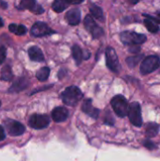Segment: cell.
<instances>
[{"label":"cell","mask_w":160,"mask_h":161,"mask_svg":"<svg viewBox=\"0 0 160 161\" xmlns=\"http://www.w3.org/2000/svg\"><path fill=\"white\" fill-rule=\"evenodd\" d=\"M83 93L81 90L76 86H71L65 89L61 93V99L63 103L67 106L74 107L82 99Z\"/></svg>","instance_id":"cell-1"},{"label":"cell","mask_w":160,"mask_h":161,"mask_svg":"<svg viewBox=\"0 0 160 161\" xmlns=\"http://www.w3.org/2000/svg\"><path fill=\"white\" fill-rule=\"evenodd\" d=\"M111 107L114 110V112L119 116V117H125L128 115V110H129V105L126 100V98L121 94L114 96L111 99Z\"/></svg>","instance_id":"cell-2"},{"label":"cell","mask_w":160,"mask_h":161,"mask_svg":"<svg viewBox=\"0 0 160 161\" xmlns=\"http://www.w3.org/2000/svg\"><path fill=\"white\" fill-rule=\"evenodd\" d=\"M121 41L125 45H140L146 42V36L144 34H140L135 31H124L120 35Z\"/></svg>","instance_id":"cell-3"},{"label":"cell","mask_w":160,"mask_h":161,"mask_svg":"<svg viewBox=\"0 0 160 161\" xmlns=\"http://www.w3.org/2000/svg\"><path fill=\"white\" fill-rule=\"evenodd\" d=\"M160 66V58L157 56H148L146 57L141 64V73L143 75L151 74L157 70Z\"/></svg>","instance_id":"cell-4"},{"label":"cell","mask_w":160,"mask_h":161,"mask_svg":"<svg viewBox=\"0 0 160 161\" xmlns=\"http://www.w3.org/2000/svg\"><path fill=\"white\" fill-rule=\"evenodd\" d=\"M128 117L133 125L138 127L141 126L142 125L141 108V105L138 102H133L129 105Z\"/></svg>","instance_id":"cell-5"},{"label":"cell","mask_w":160,"mask_h":161,"mask_svg":"<svg viewBox=\"0 0 160 161\" xmlns=\"http://www.w3.org/2000/svg\"><path fill=\"white\" fill-rule=\"evenodd\" d=\"M106 63L107 66L114 73H119L120 72V63H119V58L116 54V51L108 46L106 49Z\"/></svg>","instance_id":"cell-6"},{"label":"cell","mask_w":160,"mask_h":161,"mask_svg":"<svg viewBox=\"0 0 160 161\" xmlns=\"http://www.w3.org/2000/svg\"><path fill=\"white\" fill-rule=\"evenodd\" d=\"M84 25L86 29L89 31V33L91 34V36L94 39L101 38L104 35V30L102 27H100L94 21V19L91 17V15H87L84 19Z\"/></svg>","instance_id":"cell-7"},{"label":"cell","mask_w":160,"mask_h":161,"mask_svg":"<svg viewBox=\"0 0 160 161\" xmlns=\"http://www.w3.org/2000/svg\"><path fill=\"white\" fill-rule=\"evenodd\" d=\"M49 123L50 119L45 114H33L28 120L30 127L34 129H43L49 125Z\"/></svg>","instance_id":"cell-8"},{"label":"cell","mask_w":160,"mask_h":161,"mask_svg":"<svg viewBox=\"0 0 160 161\" xmlns=\"http://www.w3.org/2000/svg\"><path fill=\"white\" fill-rule=\"evenodd\" d=\"M54 33L55 31L43 22H36L30 29V34L34 37H44Z\"/></svg>","instance_id":"cell-9"},{"label":"cell","mask_w":160,"mask_h":161,"mask_svg":"<svg viewBox=\"0 0 160 161\" xmlns=\"http://www.w3.org/2000/svg\"><path fill=\"white\" fill-rule=\"evenodd\" d=\"M19 9H29L35 14H41L44 12L43 8L36 2V0H21L20 5L17 7Z\"/></svg>","instance_id":"cell-10"},{"label":"cell","mask_w":160,"mask_h":161,"mask_svg":"<svg viewBox=\"0 0 160 161\" xmlns=\"http://www.w3.org/2000/svg\"><path fill=\"white\" fill-rule=\"evenodd\" d=\"M5 125H6L7 131L8 132L10 136H20L24 134L25 130V127L24 126V125L14 120H8Z\"/></svg>","instance_id":"cell-11"},{"label":"cell","mask_w":160,"mask_h":161,"mask_svg":"<svg viewBox=\"0 0 160 161\" xmlns=\"http://www.w3.org/2000/svg\"><path fill=\"white\" fill-rule=\"evenodd\" d=\"M66 21L68 22L69 25H76L79 24L80 20H81V12L80 9L77 8H72L70 9L67 13H66Z\"/></svg>","instance_id":"cell-12"},{"label":"cell","mask_w":160,"mask_h":161,"mask_svg":"<svg viewBox=\"0 0 160 161\" xmlns=\"http://www.w3.org/2000/svg\"><path fill=\"white\" fill-rule=\"evenodd\" d=\"M68 116H69L68 109H66L65 108H62V107H58V108H54L52 111V119L56 123L64 122L65 120H67Z\"/></svg>","instance_id":"cell-13"},{"label":"cell","mask_w":160,"mask_h":161,"mask_svg":"<svg viewBox=\"0 0 160 161\" xmlns=\"http://www.w3.org/2000/svg\"><path fill=\"white\" fill-rule=\"evenodd\" d=\"M82 110L88 114L89 116L92 117L93 119H97L98 115H99V109L95 108L93 106H92V101L91 99H87L83 102V105H82Z\"/></svg>","instance_id":"cell-14"},{"label":"cell","mask_w":160,"mask_h":161,"mask_svg":"<svg viewBox=\"0 0 160 161\" xmlns=\"http://www.w3.org/2000/svg\"><path fill=\"white\" fill-rule=\"evenodd\" d=\"M28 86V80L25 77H20L18 78L8 89V92H19L25 89H26Z\"/></svg>","instance_id":"cell-15"},{"label":"cell","mask_w":160,"mask_h":161,"mask_svg":"<svg viewBox=\"0 0 160 161\" xmlns=\"http://www.w3.org/2000/svg\"><path fill=\"white\" fill-rule=\"evenodd\" d=\"M28 56L32 61L41 62L44 60V56L42 54V51L38 46H31L28 49Z\"/></svg>","instance_id":"cell-16"},{"label":"cell","mask_w":160,"mask_h":161,"mask_svg":"<svg viewBox=\"0 0 160 161\" xmlns=\"http://www.w3.org/2000/svg\"><path fill=\"white\" fill-rule=\"evenodd\" d=\"M72 54H73V57L75 60V64L80 65L82 60L84 59V52L82 51V49L78 45L75 44L72 47Z\"/></svg>","instance_id":"cell-17"},{"label":"cell","mask_w":160,"mask_h":161,"mask_svg":"<svg viewBox=\"0 0 160 161\" xmlns=\"http://www.w3.org/2000/svg\"><path fill=\"white\" fill-rule=\"evenodd\" d=\"M90 10H91V14L93 15V17H95L97 20H99L100 22H104L105 21L103 9L99 6H97L95 4H91V7H90Z\"/></svg>","instance_id":"cell-18"},{"label":"cell","mask_w":160,"mask_h":161,"mask_svg":"<svg viewBox=\"0 0 160 161\" xmlns=\"http://www.w3.org/2000/svg\"><path fill=\"white\" fill-rule=\"evenodd\" d=\"M144 55L142 54H137L135 56H132V57H128L126 58V64L130 67V68H135L141 61H142L144 59Z\"/></svg>","instance_id":"cell-19"},{"label":"cell","mask_w":160,"mask_h":161,"mask_svg":"<svg viewBox=\"0 0 160 161\" xmlns=\"http://www.w3.org/2000/svg\"><path fill=\"white\" fill-rule=\"evenodd\" d=\"M158 131H159V125L155 123H150L146 126V137L154 138L157 135Z\"/></svg>","instance_id":"cell-20"},{"label":"cell","mask_w":160,"mask_h":161,"mask_svg":"<svg viewBox=\"0 0 160 161\" xmlns=\"http://www.w3.org/2000/svg\"><path fill=\"white\" fill-rule=\"evenodd\" d=\"M8 30L18 36H23L26 33L27 29L25 25H15V24H10L8 25Z\"/></svg>","instance_id":"cell-21"},{"label":"cell","mask_w":160,"mask_h":161,"mask_svg":"<svg viewBox=\"0 0 160 161\" xmlns=\"http://www.w3.org/2000/svg\"><path fill=\"white\" fill-rule=\"evenodd\" d=\"M68 6L67 0H55L52 4V8L56 12H62Z\"/></svg>","instance_id":"cell-22"},{"label":"cell","mask_w":160,"mask_h":161,"mask_svg":"<svg viewBox=\"0 0 160 161\" xmlns=\"http://www.w3.org/2000/svg\"><path fill=\"white\" fill-rule=\"evenodd\" d=\"M1 80L3 81H11L13 78V74L9 65H5V67L1 71Z\"/></svg>","instance_id":"cell-23"},{"label":"cell","mask_w":160,"mask_h":161,"mask_svg":"<svg viewBox=\"0 0 160 161\" xmlns=\"http://www.w3.org/2000/svg\"><path fill=\"white\" fill-rule=\"evenodd\" d=\"M49 75H50V69L48 67H42L37 72L36 76H37L38 80L43 82V81H46L48 79Z\"/></svg>","instance_id":"cell-24"},{"label":"cell","mask_w":160,"mask_h":161,"mask_svg":"<svg viewBox=\"0 0 160 161\" xmlns=\"http://www.w3.org/2000/svg\"><path fill=\"white\" fill-rule=\"evenodd\" d=\"M144 25L152 33H157V32L159 31V25L157 23L153 22L152 20H150L149 18H146L144 20Z\"/></svg>","instance_id":"cell-25"},{"label":"cell","mask_w":160,"mask_h":161,"mask_svg":"<svg viewBox=\"0 0 160 161\" xmlns=\"http://www.w3.org/2000/svg\"><path fill=\"white\" fill-rule=\"evenodd\" d=\"M7 57V49L5 46H1L0 47V65L4 62V60L6 59Z\"/></svg>","instance_id":"cell-26"},{"label":"cell","mask_w":160,"mask_h":161,"mask_svg":"<svg viewBox=\"0 0 160 161\" xmlns=\"http://www.w3.org/2000/svg\"><path fill=\"white\" fill-rule=\"evenodd\" d=\"M144 146L146 147V148H148L149 150H154V149H156L157 148V145L154 143V142H152L150 140H146L145 142H144Z\"/></svg>","instance_id":"cell-27"},{"label":"cell","mask_w":160,"mask_h":161,"mask_svg":"<svg viewBox=\"0 0 160 161\" xmlns=\"http://www.w3.org/2000/svg\"><path fill=\"white\" fill-rule=\"evenodd\" d=\"M129 51H130L131 53L138 54V53L141 51V46H140V45H137V44L130 45V47H129Z\"/></svg>","instance_id":"cell-28"},{"label":"cell","mask_w":160,"mask_h":161,"mask_svg":"<svg viewBox=\"0 0 160 161\" xmlns=\"http://www.w3.org/2000/svg\"><path fill=\"white\" fill-rule=\"evenodd\" d=\"M105 123L107 124V125H114V123H115V121L111 118V116L109 115V113H108V118L106 117V119H105Z\"/></svg>","instance_id":"cell-29"},{"label":"cell","mask_w":160,"mask_h":161,"mask_svg":"<svg viewBox=\"0 0 160 161\" xmlns=\"http://www.w3.org/2000/svg\"><path fill=\"white\" fill-rule=\"evenodd\" d=\"M146 18H149L150 20H152L153 22H155V23H157V24H160V18H157V17H154V16H151V15H149V14H143Z\"/></svg>","instance_id":"cell-30"},{"label":"cell","mask_w":160,"mask_h":161,"mask_svg":"<svg viewBox=\"0 0 160 161\" xmlns=\"http://www.w3.org/2000/svg\"><path fill=\"white\" fill-rule=\"evenodd\" d=\"M5 137H6L5 130H4L3 126H2V125H0V142H1V141H3V140L5 139Z\"/></svg>","instance_id":"cell-31"},{"label":"cell","mask_w":160,"mask_h":161,"mask_svg":"<svg viewBox=\"0 0 160 161\" xmlns=\"http://www.w3.org/2000/svg\"><path fill=\"white\" fill-rule=\"evenodd\" d=\"M84 0H67L68 4L69 5H77V4H80L82 3Z\"/></svg>","instance_id":"cell-32"},{"label":"cell","mask_w":160,"mask_h":161,"mask_svg":"<svg viewBox=\"0 0 160 161\" xmlns=\"http://www.w3.org/2000/svg\"><path fill=\"white\" fill-rule=\"evenodd\" d=\"M90 57H91V54L88 51H85V53H84V59H88Z\"/></svg>","instance_id":"cell-33"},{"label":"cell","mask_w":160,"mask_h":161,"mask_svg":"<svg viewBox=\"0 0 160 161\" xmlns=\"http://www.w3.org/2000/svg\"><path fill=\"white\" fill-rule=\"evenodd\" d=\"M0 4H1V7H2L3 8H6L8 7L7 3H5V2H3V1H0Z\"/></svg>","instance_id":"cell-34"},{"label":"cell","mask_w":160,"mask_h":161,"mask_svg":"<svg viewBox=\"0 0 160 161\" xmlns=\"http://www.w3.org/2000/svg\"><path fill=\"white\" fill-rule=\"evenodd\" d=\"M139 1H140V0H129V2H130L131 4H137V3H139Z\"/></svg>","instance_id":"cell-35"},{"label":"cell","mask_w":160,"mask_h":161,"mask_svg":"<svg viewBox=\"0 0 160 161\" xmlns=\"http://www.w3.org/2000/svg\"><path fill=\"white\" fill-rule=\"evenodd\" d=\"M3 25H4V23H3V21H2V19L0 18V28H1V27H2Z\"/></svg>","instance_id":"cell-36"},{"label":"cell","mask_w":160,"mask_h":161,"mask_svg":"<svg viewBox=\"0 0 160 161\" xmlns=\"http://www.w3.org/2000/svg\"><path fill=\"white\" fill-rule=\"evenodd\" d=\"M157 15H158V17H160V11H158V12H157Z\"/></svg>","instance_id":"cell-37"},{"label":"cell","mask_w":160,"mask_h":161,"mask_svg":"<svg viewBox=\"0 0 160 161\" xmlns=\"http://www.w3.org/2000/svg\"><path fill=\"white\" fill-rule=\"evenodd\" d=\"M0 107H1V102H0Z\"/></svg>","instance_id":"cell-38"}]
</instances>
